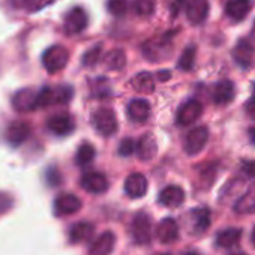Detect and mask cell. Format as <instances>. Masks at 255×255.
<instances>
[{
    "label": "cell",
    "mask_w": 255,
    "mask_h": 255,
    "mask_svg": "<svg viewBox=\"0 0 255 255\" xmlns=\"http://www.w3.org/2000/svg\"><path fill=\"white\" fill-rule=\"evenodd\" d=\"M143 54L147 60L158 63L167 60L173 54V41L171 35H162V36H155L143 44Z\"/></svg>",
    "instance_id": "1"
},
{
    "label": "cell",
    "mask_w": 255,
    "mask_h": 255,
    "mask_svg": "<svg viewBox=\"0 0 255 255\" xmlns=\"http://www.w3.org/2000/svg\"><path fill=\"white\" fill-rule=\"evenodd\" d=\"M74 90L69 86H57V87H42L38 92V108L66 104L71 101Z\"/></svg>",
    "instance_id": "2"
},
{
    "label": "cell",
    "mask_w": 255,
    "mask_h": 255,
    "mask_svg": "<svg viewBox=\"0 0 255 255\" xmlns=\"http://www.w3.org/2000/svg\"><path fill=\"white\" fill-rule=\"evenodd\" d=\"M69 60V51L62 45L50 47L42 56V65L50 74H56L62 71Z\"/></svg>",
    "instance_id": "3"
},
{
    "label": "cell",
    "mask_w": 255,
    "mask_h": 255,
    "mask_svg": "<svg viewBox=\"0 0 255 255\" xmlns=\"http://www.w3.org/2000/svg\"><path fill=\"white\" fill-rule=\"evenodd\" d=\"M93 125L96 131L104 137H110L117 131V119L111 108H99L93 116Z\"/></svg>",
    "instance_id": "4"
},
{
    "label": "cell",
    "mask_w": 255,
    "mask_h": 255,
    "mask_svg": "<svg viewBox=\"0 0 255 255\" xmlns=\"http://www.w3.org/2000/svg\"><path fill=\"white\" fill-rule=\"evenodd\" d=\"M207 140H209V129L206 126L194 128L192 131L188 132L185 138V152L191 156L198 155L207 144Z\"/></svg>",
    "instance_id": "5"
},
{
    "label": "cell",
    "mask_w": 255,
    "mask_h": 255,
    "mask_svg": "<svg viewBox=\"0 0 255 255\" xmlns=\"http://www.w3.org/2000/svg\"><path fill=\"white\" fill-rule=\"evenodd\" d=\"M29 135H30V126L24 120L11 122L6 128V132H5L6 141L14 147L21 146L29 138Z\"/></svg>",
    "instance_id": "6"
},
{
    "label": "cell",
    "mask_w": 255,
    "mask_h": 255,
    "mask_svg": "<svg viewBox=\"0 0 255 255\" xmlns=\"http://www.w3.org/2000/svg\"><path fill=\"white\" fill-rule=\"evenodd\" d=\"M132 237L137 245H149L152 240V225L146 213H137L132 222Z\"/></svg>",
    "instance_id": "7"
},
{
    "label": "cell",
    "mask_w": 255,
    "mask_h": 255,
    "mask_svg": "<svg viewBox=\"0 0 255 255\" xmlns=\"http://www.w3.org/2000/svg\"><path fill=\"white\" fill-rule=\"evenodd\" d=\"M86 26H87V14L84 12L83 8H72L65 15L63 29L66 35H78L86 29Z\"/></svg>",
    "instance_id": "8"
},
{
    "label": "cell",
    "mask_w": 255,
    "mask_h": 255,
    "mask_svg": "<svg viewBox=\"0 0 255 255\" xmlns=\"http://www.w3.org/2000/svg\"><path fill=\"white\" fill-rule=\"evenodd\" d=\"M203 114V105L197 99L186 101L177 111V123L180 126L192 125Z\"/></svg>",
    "instance_id": "9"
},
{
    "label": "cell",
    "mask_w": 255,
    "mask_h": 255,
    "mask_svg": "<svg viewBox=\"0 0 255 255\" xmlns=\"http://www.w3.org/2000/svg\"><path fill=\"white\" fill-rule=\"evenodd\" d=\"M12 105L20 113L36 110L38 108V92H35L32 89L18 90L12 98Z\"/></svg>",
    "instance_id": "10"
},
{
    "label": "cell",
    "mask_w": 255,
    "mask_h": 255,
    "mask_svg": "<svg viewBox=\"0 0 255 255\" xmlns=\"http://www.w3.org/2000/svg\"><path fill=\"white\" fill-rule=\"evenodd\" d=\"M186 17L191 24H203L209 15V0H188L186 3Z\"/></svg>",
    "instance_id": "11"
},
{
    "label": "cell",
    "mask_w": 255,
    "mask_h": 255,
    "mask_svg": "<svg viewBox=\"0 0 255 255\" xmlns=\"http://www.w3.org/2000/svg\"><path fill=\"white\" fill-rule=\"evenodd\" d=\"M123 188H125V192L128 194V197L141 198V197L146 195L149 183H147V179L141 173H134V174L126 177Z\"/></svg>",
    "instance_id": "12"
},
{
    "label": "cell",
    "mask_w": 255,
    "mask_h": 255,
    "mask_svg": "<svg viewBox=\"0 0 255 255\" xmlns=\"http://www.w3.org/2000/svg\"><path fill=\"white\" fill-rule=\"evenodd\" d=\"M254 54H255V48L251 44V41H248V39H240L233 50L234 62L243 69H248L252 65Z\"/></svg>",
    "instance_id": "13"
},
{
    "label": "cell",
    "mask_w": 255,
    "mask_h": 255,
    "mask_svg": "<svg viewBox=\"0 0 255 255\" xmlns=\"http://www.w3.org/2000/svg\"><path fill=\"white\" fill-rule=\"evenodd\" d=\"M81 200L74 194H63L56 198L54 201V212L59 216H68L74 215L81 209Z\"/></svg>",
    "instance_id": "14"
},
{
    "label": "cell",
    "mask_w": 255,
    "mask_h": 255,
    "mask_svg": "<svg viewBox=\"0 0 255 255\" xmlns=\"http://www.w3.org/2000/svg\"><path fill=\"white\" fill-rule=\"evenodd\" d=\"M47 126L54 135H68L74 131L75 123L69 114H54L47 120Z\"/></svg>",
    "instance_id": "15"
},
{
    "label": "cell",
    "mask_w": 255,
    "mask_h": 255,
    "mask_svg": "<svg viewBox=\"0 0 255 255\" xmlns=\"http://www.w3.org/2000/svg\"><path fill=\"white\" fill-rule=\"evenodd\" d=\"M236 96V86L230 80H222L215 84L212 90V99L218 105H227L230 104Z\"/></svg>",
    "instance_id": "16"
},
{
    "label": "cell",
    "mask_w": 255,
    "mask_h": 255,
    "mask_svg": "<svg viewBox=\"0 0 255 255\" xmlns=\"http://www.w3.org/2000/svg\"><path fill=\"white\" fill-rule=\"evenodd\" d=\"M135 153L141 161H152L158 153V143L152 132L144 134L138 143H135Z\"/></svg>",
    "instance_id": "17"
},
{
    "label": "cell",
    "mask_w": 255,
    "mask_h": 255,
    "mask_svg": "<svg viewBox=\"0 0 255 255\" xmlns=\"http://www.w3.org/2000/svg\"><path fill=\"white\" fill-rule=\"evenodd\" d=\"M81 186L92 194H104L108 189V180L102 173L90 171L81 177Z\"/></svg>",
    "instance_id": "18"
},
{
    "label": "cell",
    "mask_w": 255,
    "mask_h": 255,
    "mask_svg": "<svg viewBox=\"0 0 255 255\" xmlns=\"http://www.w3.org/2000/svg\"><path fill=\"white\" fill-rule=\"evenodd\" d=\"M156 237L161 243H173L179 239V225L173 218H164L156 227Z\"/></svg>",
    "instance_id": "19"
},
{
    "label": "cell",
    "mask_w": 255,
    "mask_h": 255,
    "mask_svg": "<svg viewBox=\"0 0 255 255\" xmlns=\"http://www.w3.org/2000/svg\"><path fill=\"white\" fill-rule=\"evenodd\" d=\"M252 3L254 0H227L225 14L234 21H242L251 12Z\"/></svg>",
    "instance_id": "20"
},
{
    "label": "cell",
    "mask_w": 255,
    "mask_h": 255,
    "mask_svg": "<svg viewBox=\"0 0 255 255\" xmlns=\"http://www.w3.org/2000/svg\"><path fill=\"white\" fill-rule=\"evenodd\" d=\"M185 201V192L180 186L176 185H170L167 188H164L159 194V203L165 207H179L182 206Z\"/></svg>",
    "instance_id": "21"
},
{
    "label": "cell",
    "mask_w": 255,
    "mask_h": 255,
    "mask_svg": "<svg viewBox=\"0 0 255 255\" xmlns=\"http://www.w3.org/2000/svg\"><path fill=\"white\" fill-rule=\"evenodd\" d=\"M116 245V236L111 231L102 233L90 246V255H110Z\"/></svg>",
    "instance_id": "22"
},
{
    "label": "cell",
    "mask_w": 255,
    "mask_h": 255,
    "mask_svg": "<svg viewBox=\"0 0 255 255\" xmlns=\"http://www.w3.org/2000/svg\"><path fill=\"white\" fill-rule=\"evenodd\" d=\"M128 116L132 122L143 123L150 116V104L146 99H134L128 105Z\"/></svg>",
    "instance_id": "23"
},
{
    "label": "cell",
    "mask_w": 255,
    "mask_h": 255,
    "mask_svg": "<svg viewBox=\"0 0 255 255\" xmlns=\"http://www.w3.org/2000/svg\"><path fill=\"white\" fill-rule=\"evenodd\" d=\"M189 219H191V224H192V231L195 234L204 233L210 227V210L206 209V207L194 209L189 213Z\"/></svg>",
    "instance_id": "24"
},
{
    "label": "cell",
    "mask_w": 255,
    "mask_h": 255,
    "mask_svg": "<svg viewBox=\"0 0 255 255\" xmlns=\"http://www.w3.org/2000/svg\"><path fill=\"white\" fill-rule=\"evenodd\" d=\"M95 233V227L90 222H78L69 230V240L72 243L89 242Z\"/></svg>",
    "instance_id": "25"
},
{
    "label": "cell",
    "mask_w": 255,
    "mask_h": 255,
    "mask_svg": "<svg viewBox=\"0 0 255 255\" xmlns=\"http://www.w3.org/2000/svg\"><path fill=\"white\" fill-rule=\"evenodd\" d=\"M234 210L240 215L255 213V186L240 195V198L234 203Z\"/></svg>",
    "instance_id": "26"
},
{
    "label": "cell",
    "mask_w": 255,
    "mask_h": 255,
    "mask_svg": "<svg viewBox=\"0 0 255 255\" xmlns=\"http://www.w3.org/2000/svg\"><path fill=\"white\" fill-rule=\"evenodd\" d=\"M132 87L138 93L149 95L155 90V78L150 72H140L132 78Z\"/></svg>",
    "instance_id": "27"
},
{
    "label": "cell",
    "mask_w": 255,
    "mask_h": 255,
    "mask_svg": "<svg viewBox=\"0 0 255 255\" xmlns=\"http://www.w3.org/2000/svg\"><path fill=\"white\" fill-rule=\"evenodd\" d=\"M242 237V230L240 228H227L218 233L216 236V245L219 248H233L239 243Z\"/></svg>",
    "instance_id": "28"
},
{
    "label": "cell",
    "mask_w": 255,
    "mask_h": 255,
    "mask_svg": "<svg viewBox=\"0 0 255 255\" xmlns=\"http://www.w3.org/2000/svg\"><path fill=\"white\" fill-rule=\"evenodd\" d=\"M104 63L111 71H120L126 65V54H125L123 50H119V48L117 50H111L108 54H105Z\"/></svg>",
    "instance_id": "29"
},
{
    "label": "cell",
    "mask_w": 255,
    "mask_h": 255,
    "mask_svg": "<svg viewBox=\"0 0 255 255\" xmlns=\"http://www.w3.org/2000/svg\"><path fill=\"white\" fill-rule=\"evenodd\" d=\"M95 155H96L95 147L90 143H81L80 147L77 149V153H75V162L80 167L89 165L95 159Z\"/></svg>",
    "instance_id": "30"
},
{
    "label": "cell",
    "mask_w": 255,
    "mask_h": 255,
    "mask_svg": "<svg viewBox=\"0 0 255 255\" xmlns=\"http://www.w3.org/2000/svg\"><path fill=\"white\" fill-rule=\"evenodd\" d=\"M194 63H195V47H188L182 53L177 66L182 71H191L194 68Z\"/></svg>",
    "instance_id": "31"
},
{
    "label": "cell",
    "mask_w": 255,
    "mask_h": 255,
    "mask_svg": "<svg viewBox=\"0 0 255 255\" xmlns=\"http://www.w3.org/2000/svg\"><path fill=\"white\" fill-rule=\"evenodd\" d=\"M108 12L114 17H123L126 15L129 5H128V0H108L107 3Z\"/></svg>",
    "instance_id": "32"
},
{
    "label": "cell",
    "mask_w": 255,
    "mask_h": 255,
    "mask_svg": "<svg viewBox=\"0 0 255 255\" xmlns=\"http://www.w3.org/2000/svg\"><path fill=\"white\" fill-rule=\"evenodd\" d=\"M134 9L141 17H149L155 12V0H134Z\"/></svg>",
    "instance_id": "33"
},
{
    "label": "cell",
    "mask_w": 255,
    "mask_h": 255,
    "mask_svg": "<svg viewBox=\"0 0 255 255\" xmlns=\"http://www.w3.org/2000/svg\"><path fill=\"white\" fill-rule=\"evenodd\" d=\"M101 56H102V47L101 45H96V47H93L92 50H89L86 54H84V57H83V65L84 66H95V65H98V62L101 60Z\"/></svg>",
    "instance_id": "34"
},
{
    "label": "cell",
    "mask_w": 255,
    "mask_h": 255,
    "mask_svg": "<svg viewBox=\"0 0 255 255\" xmlns=\"http://www.w3.org/2000/svg\"><path fill=\"white\" fill-rule=\"evenodd\" d=\"M134 152H135V143H134L132 138H125V140L120 143L119 153H120L122 156H131Z\"/></svg>",
    "instance_id": "35"
},
{
    "label": "cell",
    "mask_w": 255,
    "mask_h": 255,
    "mask_svg": "<svg viewBox=\"0 0 255 255\" xmlns=\"http://www.w3.org/2000/svg\"><path fill=\"white\" fill-rule=\"evenodd\" d=\"M53 2H54V0H26V6H27L29 11L35 12V11H41V9L47 8Z\"/></svg>",
    "instance_id": "36"
},
{
    "label": "cell",
    "mask_w": 255,
    "mask_h": 255,
    "mask_svg": "<svg viewBox=\"0 0 255 255\" xmlns=\"http://www.w3.org/2000/svg\"><path fill=\"white\" fill-rule=\"evenodd\" d=\"M12 206H14V198L6 192H0V213H6L8 210H11Z\"/></svg>",
    "instance_id": "37"
},
{
    "label": "cell",
    "mask_w": 255,
    "mask_h": 255,
    "mask_svg": "<svg viewBox=\"0 0 255 255\" xmlns=\"http://www.w3.org/2000/svg\"><path fill=\"white\" fill-rule=\"evenodd\" d=\"M60 180H62V176L59 174V171L56 168H48V171H47V182H48V185L57 186L60 183Z\"/></svg>",
    "instance_id": "38"
},
{
    "label": "cell",
    "mask_w": 255,
    "mask_h": 255,
    "mask_svg": "<svg viewBox=\"0 0 255 255\" xmlns=\"http://www.w3.org/2000/svg\"><path fill=\"white\" fill-rule=\"evenodd\" d=\"M242 170H243V173H245L248 177H251V179L255 180V161H248V162H245L243 167H242Z\"/></svg>",
    "instance_id": "39"
},
{
    "label": "cell",
    "mask_w": 255,
    "mask_h": 255,
    "mask_svg": "<svg viewBox=\"0 0 255 255\" xmlns=\"http://www.w3.org/2000/svg\"><path fill=\"white\" fill-rule=\"evenodd\" d=\"M186 3H188V0H174L173 5H171V14L176 17L180 12V9L186 6Z\"/></svg>",
    "instance_id": "40"
},
{
    "label": "cell",
    "mask_w": 255,
    "mask_h": 255,
    "mask_svg": "<svg viewBox=\"0 0 255 255\" xmlns=\"http://www.w3.org/2000/svg\"><path fill=\"white\" fill-rule=\"evenodd\" d=\"M246 113H248V116H249L251 119L255 120V96L246 104Z\"/></svg>",
    "instance_id": "41"
},
{
    "label": "cell",
    "mask_w": 255,
    "mask_h": 255,
    "mask_svg": "<svg viewBox=\"0 0 255 255\" xmlns=\"http://www.w3.org/2000/svg\"><path fill=\"white\" fill-rule=\"evenodd\" d=\"M248 135H249V140L252 144H255V126H251L248 129Z\"/></svg>",
    "instance_id": "42"
},
{
    "label": "cell",
    "mask_w": 255,
    "mask_h": 255,
    "mask_svg": "<svg viewBox=\"0 0 255 255\" xmlns=\"http://www.w3.org/2000/svg\"><path fill=\"white\" fill-rule=\"evenodd\" d=\"M170 77H171V74H170L168 71H161V72L158 74V78H159L161 81H167Z\"/></svg>",
    "instance_id": "43"
},
{
    "label": "cell",
    "mask_w": 255,
    "mask_h": 255,
    "mask_svg": "<svg viewBox=\"0 0 255 255\" xmlns=\"http://www.w3.org/2000/svg\"><path fill=\"white\" fill-rule=\"evenodd\" d=\"M251 240H252V243H254V246H255V227H254V230H252V234H251Z\"/></svg>",
    "instance_id": "44"
},
{
    "label": "cell",
    "mask_w": 255,
    "mask_h": 255,
    "mask_svg": "<svg viewBox=\"0 0 255 255\" xmlns=\"http://www.w3.org/2000/svg\"><path fill=\"white\" fill-rule=\"evenodd\" d=\"M251 36L255 39V23H254V26H252V32H251Z\"/></svg>",
    "instance_id": "45"
},
{
    "label": "cell",
    "mask_w": 255,
    "mask_h": 255,
    "mask_svg": "<svg viewBox=\"0 0 255 255\" xmlns=\"http://www.w3.org/2000/svg\"><path fill=\"white\" fill-rule=\"evenodd\" d=\"M185 255H200L198 252H186Z\"/></svg>",
    "instance_id": "46"
},
{
    "label": "cell",
    "mask_w": 255,
    "mask_h": 255,
    "mask_svg": "<svg viewBox=\"0 0 255 255\" xmlns=\"http://www.w3.org/2000/svg\"><path fill=\"white\" fill-rule=\"evenodd\" d=\"M231 255H246V254H243V252H237V254H231Z\"/></svg>",
    "instance_id": "47"
}]
</instances>
